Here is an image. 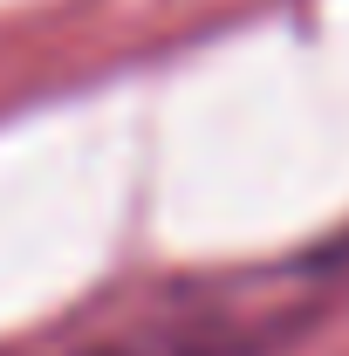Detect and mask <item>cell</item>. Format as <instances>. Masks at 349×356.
<instances>
[{
    "label": "cell",
    "mask_w": 349,
    "mask_h": 356,
    "mask_svg": "<svg viewBox=\"0 0 349 356\" xmlns=\"http://www.w3.org/2000/svg\"><path fill=\"white\" fill-rule=\"evenodd\" d=\"M89 356H254V343L233 329H172V336H131V343H110Z\"/></svg>",
    "instance_id": "1"
}]
</instances>
